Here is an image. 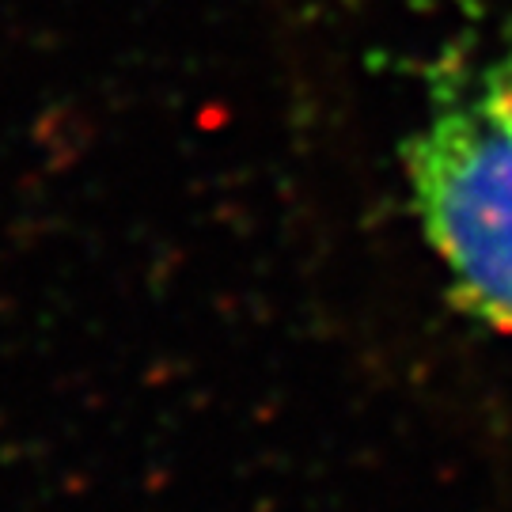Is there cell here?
Returning <instances> with one entry per match:
<instances>
[{"instance_id": "cell-1", "label": "cell", "mask_w": 512, "mask_h": 512, "mask_svg": "<svg viewBox=\"0 0 512 512\" xmlns=\"http://www.w3.org/2000/svg\"><path fill=\"white\" fill-rule=\"evenodd\" d=\"M403 175L452 300L512 342V31L433 84Z\"/></svg>"}]
</instances>
